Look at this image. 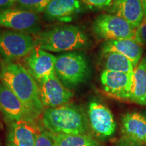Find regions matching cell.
Here are the masks:
<instances>
[{
  "mask_svg": "<svg viewBox=\"0 0 146 146\" xmlns=\"http://www.w3.org/2000/svg\"><path fill=\"white\" fill-rule=\"evenodd\" d=\"M133 74L104 70L100 80L104 91L109 96L120 100H129Z\"/></svg>",
  "mask_w": 146,
  "mask_h": 146,
  "instance_id": "obj_11",
  "label": "cell"
},
{
  "mask_svg": "<svg viewBox=\"0 0 146 146\" xmlns=\"http://www.w3.org/2000/svg\"><path fill=\"white\" fill-rule=\"evenodd\" d=\"M0 27L28 34H37L40 31V18L37 14L11 8L0 11Z\"/></svg>",
  "mask_w": 146,
  "mask_h": 146,
  "instance_id": "obj_7",
  "label": "cell"
},
{
  "mask_svg": "<svg viewBox=\"0 0 146 146\" xmlns=\"http://www.w3.org/2000/svg\"><path fill=\"white\" fill-rule=\"evenodd\" d=\"M35 47V39L30 34L14 30L0 31V54L5 61L26 57Z\"/></svg>",
  "mask_w": 146,
  "mask_h": 146,
  "instance_id": "obj_5",
  "label": "cell"
},
{
  "mask_svg": "<svg viewBox=\"0 0 146 146\" xmlns=\"http://www.w3.org/2000/svg\"><path fill=\"white\" fill-rule=\"evenodd\" d=\"M0 110L10 123L20 120H35L19 98L6 85H0Z\"/></svg>",
  "mask_w": 146,
  "mask_h": 146,
  "instance_id": "obj_12",
  "label": "cell"
},
{
  "mask_svg": "<svg viewBox=\"0 0 146 146\" xmlns=\"http://www.w3.org/2000/svg\"><path fill=\"white\" fill-rule=\"evenodd\" d=\"M111 12L123 18L135 29L141 25L145 17L142 0H114Z\"/></svg>",
  "mask_w": 146,
  "mask_h": 146,
  "instance_id": "obj_15",
  "label": "cell"
},
{
  "mask_svg": "<svg viewBox=\"0 0 146 146\" xmlns=\"http://www.w3.org/2000/svg\"><path fill=\"white\" fill-rule=\"evenodd\" d=\"M102 54L117 52L124 55L130 60L135 68L140 62L143 48L135 39L107 41L102 47Z\"/></svg>",
  "mask_w": 146,
  "mask_h": 146,
  "instance_id": "obj_17",
  "label": "cell"
},
{
  "mask_svg": "<svg viewBox=\"0 0 146 146\" xmlns=\"http://www.w3.org/2000/svg\"><path fill=\"white\" fill-rule=\"evenodd\" d=\"M84 3L90 8H104L112 5V0H83Z\"/></svg>",
  "mask_w": 146,
  "mask_h": 146,
  "instance_id": "obj_24",
  "label": "cell"
},
{
  "mask_svg": "<svg viewBox=\"0 0 146 146\" xmlns=\"http://www.w3.org/2000/svg\"><path fill=\"white\" fill-rule=\"evenodd\" d=\"M42 125L54 134L81 135L87 131V120L82 109L68 104L45 110Z\"/></svg>",
  "mask_w": 146,
  "mask_h": 146,
  "instance_id": "obj_2",
  "label": "cell"
},
{
  "mask_svg": "<svg viewBox=\"0 0 146 146\" xmlns=\"http://www.w3.org/2000/svg\"><path fill=\"white\" fill-rule=\"evenodd\" d=\"M92 29L98 38L106 41L134 39L136 30L123 18L106 14H101L95 19Z\"/></svg>",
  "mask_w": 146,
  "mask_h": 146,
  "instance_id": "obj_6",
  "label": "cell"
},
{
  "mask_svg": "<svg viewBox=\"0 0 146 146\" xmlns=\"http://www.w3.org/2000/svg\"><path fill=\"white\" fill-rule=\"evenodd\" d=\"M36 47L52 52H74L87 47L89 41L78 27L63 25L39 32L35 37Z\"/></svg>",
  "mask_w": 146,
  "mask_h": 146,
  "instance_id": "obj_3",
  "label": "cell"
},
{
  "mask_svg": "<svg viewBox=\"0 0 146 146\" xmlns=\"http://www.w3.org/2000/svg\"><path fill=\"white\" fill-rule=\"evenodd\" d=\"M102 59L105 70L133 74L135 67L133 63L120 53L108 52L102 54Z\"/></svg>",
  "mask_w": 146,
  "mask_h": 146,
  "instance_id": "obj_19",
  "label": "cell"
},
{
  "mask_svg": "<svg viewBox=\"0 0 146 146\" xmlns=\"http://www.w3.org/2000/svg\"><path fill=\"white\" fill-rule=\"evenodd\" d=\"M145 68H146V62H145Z\"/></svg>",
  "mask_w": 146,
  "mask_h": 146,
  "instance_id": "obj_28",
  "label": "cell"
},
{
  "mask_svg": "<svg viewBox=\"0 0 146 146\" xmlns=\"http://www.w3.org/2000/svg\"><path fill=\"white\" fill-rule=\"evenodd\" d=\"M116 146H141V145L127 140V141L120 142V143H118Z\"/></svg>",
  "mask_w": 146,
  "mask_h": 146,
  "instance_id": "obj_26",
  "label": "cell"
},
{
  "mask_svg": "<svg viewBox=\"0 0 146 146\" xmlns=\"http://www.w3.org/2000/svg\"><path fill=\"white\" fill-rule=\"evenodd\" d=\"M88 116L91 129L100 137H108L116 131V124L112 113L101 102H90L88 107Z\"/></svg>",
  "mask_w": 146,
  "mask_h": 146,
  "instance_id": "obj_9",
  "label": "cell"
},
{
  "mask_svg": "<svg viewBox=\"0 0 146 146\" xmlns=\"http://www.w3.org/2000/svg\"><path fill=\"white\" fill-rule=\"evenodd\" d=\"M16 0H0V11L12 8Z\"/></svg>",
  "mask_w": 146,
  "mask_h": 146,
  "instance_id": "obj_25",
  "label": "cell"
},
{
  "mask_svg": "<svg viewBox=\"0 0 146 146\" xmlns=\"http://www.w3.org/2000/svg\"><path fill=\"white\" fill-rule=\"evenodd\" d=\"M135 39L141 47H146V17L135 30Z\"/></svg>",
  "mask_w": 146,
  "mask_h": 146,
  "instance_id": "obj_22",
  "label": "cell"
},
{
  "mask_svg": "<svg viewBox=\"0 0 146 146\" xmlns=\"http://www.w3.org/2000/svg\"><path fill=\"white\" fill-rule=\"evenodd\" d=\"M50 134L54 139L55 146H102L94 137L86 133L64 135L50 133Z\"/></svg>",
  "mask_w": 146,
  "mask_h": 146,
  "instance_id": "obj_20",
  "label": "cell"
},
{
  "mask_svg": "<svg viewBox=\"0 0 146 146\" xmlns=\"http://www.w3.org/2000/svg\"><path fill=\"white\" fill-rule=\"evenodd\" d=\"M35 146H55L50 133L47 131H41L38 135Z\"/></svg>",
  "mask_w": 146,
  "mask_h": 146,
  "instance_id": "obj_23",
  "label": "cell"
},
{
  "mask_svg": "<svg viewBox=\"0 0 146 146\" xmlns=\"http://www.w3.org/2000/svg\"><path fill=\"white\" fill-rule=\"evenodd\" d=\"M146 57L135 68L129 101L137 104L146 106Z\"/></svg>",
  "mask_w": 146,
  "mask_h": 146,
  "instance_id": "obj_18",
  "label": "cell"
},
{
  "mask_svg": "<svg viewBox=\"0 0 146 146\" xmlns=\"http://www.w3.org/2000/svg\"><path fill=\"white\" fill-rule=\"evenodd\" d=\"M55 73L66 87H76L88 78L90 68L85 54L74 51L56 56Z\"/></svg>",
  "mask_w": 146,
  "mask_h": 146,
  "instance_id": "obj_4",
  "label": "cell"
},
{
  "mask_svg": "<svg viewBox=\"0 0 146 146\" xmlns=\"http://www.w3.org/2000/svg\"><path fill=\"white\" fill-rule=\"evenodd\" d=\"M0 78L19 98L34 119L44 112L39 85L23 65L4 61L1 64Z\"/></svg>",
  "mask_w": 146,
  "mask_h": 146,
  "instance_id": "obj_1",
  "label": "cell"
},
{
  "mask_svg": "<svg viewBox=\"0 0 146 146\" xmlns=\"http://www.w3.org/2000/svg\"><path fill=\"white\" fill-rule=\"evenodd\" d=\"M51 0H16L15 8L39 14L44 12Z\"/></svg>",
  "mask_w": 146,
  "mask_h": 146,
  "instance_id": "obj_21",
  "label": "cell"
},
{
  "mask_svg": "<svg viewBox=\"0 0 146 146\" xmlns=\"http://www.w3.org/2000/svg\"><path fill=\"white\" fill-rule=\"evenodd\" d=\"M142 3H143L144 9V14H145V17H146V0H142Z\"/></svg>",
  "mask_w": 146,
  "mask_h": 146,
  "instance_id": "obj_27",
  "label": "cell"
},
{
  "mask_svg": "<svg viewBox=\"0 0 146 146\" xmlns=\"http://www.w3.org/2000/svg\"><path fill=\"white\" fill-rule=\"evenodd\" d=\"M37 84L41 101L47 108L66 104L73 97V93L62 83L55 72L42 78Z\"/></svg>",
  "mask_w": 146,
  "mask_h": 146,
  "instance_id": "obj_8",
  "label": "cell"
},
{
  "mask_svg": "<svg viewBox=\"0 0 146 146\" xmlns=\"http://www.w3.org/2000/svg\"><path fill=\"white\" fill-rule=\"evenodd\" d=\"M41 129L35 120H20L10 123L8 146H35Z\"/></svg>",
  "mask_w": 146,
  "mask_h": 146,
  "instance_id": "obj_13",
  "label": "cell"
},
{
  "mask_svg": "<svg viewBox=\"0 0 146 146\" xmlns=\"http://www.w3.org/2000/svg\"><path fill=\"white\" fill-rule=\"evenodd\" d=\"M122 132L128 141L146 145V118L137 112L127 113L122 118Z\"/></svg>",
  "mask_w": 146,
  "mask_h": 146,
  "instance_id": "obj_14",
  "label": "cell"
},
{
  "mask_svg": "<svg viewBox=\"0 0 146 146\" xmlns=\"http://www.w3.org/2000/svg\"><path fill=\"white\" fill-rule=\"evenodd\" d=\"M56 56L36 47L24 58V67L37 82L55 72Z\"/></svg>",
  "mask_w": 146,
  "mask_h": 146,
  "instance_id": "obj_10",
  "label": "cell"
},
{
  "mask_svg": "<svg viewBox=\"0 0 146 146\" xmlns=\"http://www.w3.org/2000/svg\"><path fill=\"white\" fill-rule=\"evenodd\" d=\"M78 0H51L44 11L47 21L68 22L81 10Z\"/></svg>",
  "mask_w": 146,
  "mask_h": 146,
  "instance_id": "obj_16",
  "label": "cell"
}]
</instances>
